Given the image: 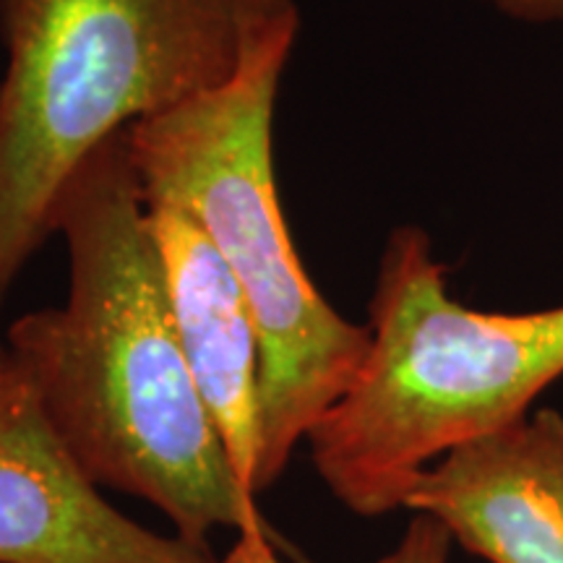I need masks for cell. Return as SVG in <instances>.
<instances>
[{
  "instance_id": "6da1fadb",
  "label": "cell",
  "mask_w": 563,
  "mask_h": 563,
  "mask_svg": "<svg viewBox=\"0 0 563 563\" xmlns=\"http://www.w3.org/2000/svg\"><path fill=\"white\" fill-rule=\"evenodd\" d=\"M125 131L76 167L55 203L66 302L13 321L5 347L91 483L154 506L188 543L235 530L222 563H282L180 347Z\"/></svg>"
},
{
  "instance_id": "7a4b0ae2",
  "label": "cell",
  "mask_w": 563,
  "mask_h": 563,
  "mask_svg": "<svg viewBox=\"0 0 563 563\" xmlns=\"http://www.w3.org/2000/svg\"><path fill=\"white\" fill-rule=\"evenodd\" d=\"M298 32V0H0V302L97 146Z\"/></svg>"
},
{
  "instance_id": "3957f363",
  "label": "cell",
  "mask_w": 563,
  "mask_h": 563,
  "mask_svg": "<svg viewBox=\"0 0 563 563\" xmlns=\"http://www.w3.org/2000/svg\"><path fill=\"white\" fill-rule=\"evenodd\" d=\"M295 37H279L235 81L133 123L129 152L146 203L191 214L220 251L258 336L256 493L342 402L371 347L368 323L336 311L302 269L274 180L272 123Z\"/></svg>"
},
{
  "instance_id": "277c9868",
  "label": "cell",
  "mask_w": 563,
  "mask_h": 563,
  "mask_svg": "<svg viewBox=\"0 0 563 563\" xmlns=\"http://www.w3.org/2000/svg\"><path fill=\"white\" fill-rule=\"evenodd\" d=\"M352 389L308 435L321 483L363 519L405 509L428 467L534 410L563 376V302L522 313L452 298L418 224L391 230Z\"/></svg>"
},
{
  "instance_id": "5b68a950",
  "label": "cell",
  "mask_w": 563,
  "mask_h": 563,
  "mask_svg": "<svg viewBox=\"0 0 563 563\" xmlns=\"http://www.w3.org/2000/svg\"><path fill=\"white\" fill-rule=\"evenodd\" d=\"M0 563H222L118 511L47 426L16 371L0 394Z\"/></svg>"
},
{
  "instance_id": "8992f818",
  "label": "cell",
  "mask_w": 563,
  "mask_h": 563,
  "mask_svg": "<svg viewBox=\"0 0 563 563\" xmlns=\"http://www.w3.org/2000/svg\"><path fill=\"white\" fill-rule=\"evenodd\" d=\"M405 509L433 517L485 563H563V412L534 407L441 456Z\"/></svg>"
},
{
  "instance_id": "52a82bcc",
  "label": "cell",
  "mask_w": 563,
  "mask_h": 563,
  "mask_svg": "<svg viewBox=\"0 0 563 563\" xmlns=\"http://www.w3.org/2000/svg\"><path fill=\"white\" fill-rule=\"evenodd\" d=\"M180 347L232 467L253 496L258 462V336L241 285L191 214L146 203Z\"/></svg>"
},
{
  "instance_id": "ba28073f",
  "label": "cell",
  "mask_w": 563,
  "mask_h": 563,
  "mask_svg": "<svg viewBox=\"0 0 563 563\" xmlns=\"http://www.w3.org/2000/svg\"><path fill=\"white\" fill-rule=\"evenodd\" d=\"M454 540L446 527L428 514H412L405 532L376 563H449Z\"/></svg>"
},
{
  "instance_id": "9c48e42d",
  "label": "cell",
  "mask_w": 563,
  "mask_h": 563,
  "mask_svg": "<svg viewBox=\"0 0 563 563\" xmlns=\"http://www.w3.org/2000/svg\"><path fill=\"white\" fill-rule=\"evenodd\" d=\"M477 3L522 24L563 26V0H477Z\"/></svg>"
},
{
  "instance_id": "30bf717a",
  "label": "cell",
  "mask_w": 563,
  "mask_h": 563,
  "mask_svg": "<svg viewBox=\"0 0 563 563\" xmlns=\"http://www.w3.org/2000/svg\"><path fill=\"white\" fill-rule=\"evenodd\" d=\"M13 368V361H11V352L5 344H0V373L3 371H11Z\"/></svg>"
},
{
  "instance_id": "8fae6325",
  "label": "cell",
  "mask_w": 563,
  "mask_h": 563,
  "mask_svg": "<svg viewBox=\"0 0 563 563\" xmlns=\"http://www.w3.org/2000/svg\"><path fill=\"white\" fill-rule=\"evenodd\" d=\"M13 376H16V368H11V371H3V373H0V394H3L5 389H9V384L13 382Z\"/></svg>"
}]
</instances>
